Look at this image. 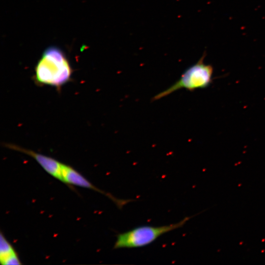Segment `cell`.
I'll return each instance as SVG.
<instances>
[{
  "label": "cell",
  "mask_w": 265,
  "mask_h": 265,
  "mask_svg": "<svg viewBox=\"0 0 265 265\" xmlns=\"http://www.w3.org/2000/svg\"><path fill=\"white\" fill-rule=\"evenodd\" d=\"M0 261L2 265H18L22 263L13 246L0 233Z\"/></svg>",
  "instance_id": "cell-6"
},
{
  "label": "cell",
  "mask_w": 265,
  "mask_h": 265,
  "mask_svg": "<svg viewBox=\"0 0 265 265\" xmlns=\"http://www.w3.org/2000/svg\"><path fill=\"white\" fill-rule=\"evenodd\" d=\"M192 216H186L180 221L160 226L143 225L116 235L113 249L136 248L147 246L162 235L182 227Z\"/></svg>",
  "instance_id": "cell-2"
},
{
  "label": "cell",
  "mask_w": 265,
  "mask_h": 265,
  "mask_svg": "<svg viewBox=\"0 0 265 265\" xmlns=\"http://www.w3.org/2000/svg\"><path fill=\"white\" fill-rule=\"evenodd\" d=\"M72 69L63 51L52 46L43 52L35 67V80L41 84L60 87L70 80Z\"/></svg>",
  "instance_id": "cell-1"
},
{
  "label": "cell",
  "mask_w": 265,
  "mask_h": 265,
  "mask_svg": "<svg viewBox=\"0 0 265 265\" xmlns=\"http://www.w3.org/2000/svg\"><path fill=\"white\" fill-rule=\"evenodd\" d=\"M62 175L63 179V183L69 186H76L83 188L91 189L99 192L110 199L119 209H122L124 206L134 201L132 199H121L117 198L110 193L99 189L94 186L72 167L63 163L62 165Z\"/></svg>",
  "instance_id": "cell-4"
},
{
  "label": "cell",
  "mask_w": 265,
  "mask_h": 265,
  "mask_svg": "<svg viewBox=\"0 0 265 265\" xmlns=\"http://www.w3.org/2000/svg\"><path fill=\"white\" fill-rule=\"evenodd\" d=\"M204 55L182 74L180 78L170 87L159 93L152 101L159 100L181 89L193 91L197 89L208 87L212 81L213 69L204 62Z\"/></svg>",
  "instance_id": "cell-3"
},
{
  "label": "cell",
  "mask_w": 265,
  "mask_h": 265,
  "mask_svg": "<svg viewBox=\"0 0 265 265\" xmlns=\"http://www.w3.org/2000/svg\"><path fill=\"white\" fill-rule=\"evenodd\" d=\"M6 147L26 154L33 158L50 175L63 183L62 175V163L51 157L22 148L14 144H7Z\"/></svg>",
  "instance_id": "cell-5"
}]
</instances>
